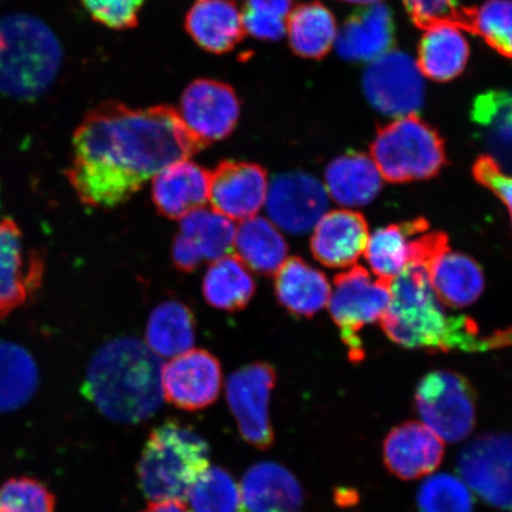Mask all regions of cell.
<instances>
[{"instance_id":"obj_31","label":"cell","mask_w":512,"mask_h":512,"mask_svg":"<svg viewBox=\"0 0 512 512\" xmlns=\"http://www.w3.org/2000/svg\"><path fill=\"white\" fill-rule=\"evenodd\" d=\"M196 320L189 307L179 302L160 304L146 326V345L160 358H174L194 347Z\"/></svg>"},{"instance_id":"obj_44","label":"cell","mask_w":512,"mask_h":512,"mask_svg":"<svg viewBox=\"0 0 512 512\" xmlns=\"http://www.w3.org/2000/svg\"><path fill=\"white\" fill-rule=\"evenodd\" d=\"M342 2L361 6H368L380 3V0H342Z\"/></svg>"},{"instance_id":"obj_18","label":"cell","mask_w":512,"mask_h":512,"mask_svg":"<svg viewBox=\"0 0 512 512\" xmlns=\"http://www.w3.org/2000/svg\"><path fill=\"white\" fill-rule=\"evenodd\" d=\"M430 224L424 219L377 229L368 240L366 258L371 271L387 283L412 264H424Z\"/></svg>"},{"instance_id":"obj_24","label":"cell","mask_w":512,"mask_h":512,"mask_svg":"<svg viewBox=\"0 0 512 512\" xmlns=\"http://www.w3.org/2000/svg\"><path fill=\"white\" fill-rule=\"evenodd\" d=\"M185 29L198 47L216 55L229 53L246 36L241 9L233 0H196Z\"/></svg>"},{"instance_id":"obj_34","label":"cell","mask_w":512,"mask_h":512,"mask_svg":"<svg viewBox=\"0 0 512 512\" xmlns=\"http://www.w3.org/2000/svg\"><path fill=\"white\" fill-rule=\"evenodd\" d=\"M190 512H240V485L222 467L209 466L189 496Z\"/></svg>"},{"instance_id":"obj_38","label":"cell","mask_w":512,"mask_h":512,"mask_svg":"<svg viewBox=\"0 0 512 512\" xmlns=\"http://www.w3.org/2000/svg\"><path fill=\"white\" fill-rule=\"evenodd\" d=\"M56 499L40 480L11 478L0 486V512H55Z\"/></svg>"},{"instance_id":"obj_7","label":"cell","mask_w":512,"mask_h":512,"mask_svg":"<svg viewBox=\"0 0 512 512\" xmlns=\"http://www.w3.org/2000/svg\"><path fill=\"white\" fill-rule=\"evenodd\" d=\"M415 407L422 424L448 443L469 437L476 425L475 389L454 371L435 370L427 374L416 388Z\"/></svg>"},{"instance_id":"obj_42","label":"cell","mask_w":512,"mask_h":512,"mask_svg":"<svg viewBox=\"0 0 512 512\" xmlns=\"http://www.w3.org/2000/svg\"><path fill=\"white\" fill-rule=\"evenodd\" d=\"M142 512H190L184 502L163 501L151 502Z\"/></svg>"},{"instance_id":"obj_20","label":"cell","mask_w":512,"mask_h":512,"mask_svg":"<svg viewBox=\"0 0 512 512\" xmlns=\"http://www.w3.org/2000/svg\"><path fill=\"white\" fill-rule=\"evenodd\" d=\"M368 223L356 211H330L318 221L311 239V252L320 264L330 268L354 266L366 252Z\"/></svg>"},{"instance_id":"obj_17","label":"cell","mask_w":512,"mask_h":512,"mask_svg":"<svg viewBox=\"0 0 512 512\" xmlns=\"http://www.w3.org/2000/svg\"><path fill=\"white\" fill-rule=\"evenodd\" d=\"M267 171L259 164L224 160L210 171L209 203L232 221H245L266 203Z\"/></svg>"},{"instance_id":"obj_10","label":"cell","mask_w":512,"mask_h":512,"mask_svg":"<svg viewBox=\"0 0 512 512\" xmlns=\"http://www.w3.org/2000/svg\"><path fill=\"white\" fill-rule=\"evenodd\" d=\"M277 383L271 364L255 362L235 371L226 384L227 402L247 444L267 451L274 444L270 402Z\"/></svg>"},{"instance_id":"obj_16","label":"cell","mask_w":512,"mask_h":512,"mask_svg":"<svg viewBox=\"0 0 512 512\" xmlns=\"http://www.w3.org/2000/svg\"><path fill=\"white\" fill-rule=\"evenodd\" d=\"M172 243L177 270L194 272L204 262H214L234 252L236 227L213 209L201 208L183 217Z\"/></svg>"},{"instance_id":"obj_32","label":"cell","mask_w":512,"mask_h":512,"mask_svg":"<svg viewBox=\"0 0 512 512\" xmlns=\"http://www.w3.org/2000/svg\"><path fill=\"white\" fill-rule=\"evenodd\" d=\"M251 271L236 255L211 262L203 279V296L217 310L235 312L245 309L255 293Z\"/></svg>"},{"instance_id":"obj_21","label":"cell","mask_w":512,"mask_h":512,"mask_svg":"<svg viewBox=\"0 0 512 512\" xmlns=\"http://www.w3.org/2000/svg\"><path fill=\"white\" fill-rule=\"evenodd\" d=\"M210 171L190 159L179 160L153 177L152 201L160 215L182 220L209 203Z\"/></svg>"},{"instance_id":"obj_9","label":"cell","mask_w":512,"mask_h":512,"mask_svg":"<svg viewBox=\"0 0 512 512\" xmlns=\"http://www.w3.org/2000/svg\"><path fill=\"white\" fill-rule=\"evenodd\" d=\"M389 303L390 283L373 279L366 268L354 266L337 275L329 300L330 315L341 330L351 358L361 360L363 349L358 332L379 322Z\"/></svg>"},{"instance_id":"obj_22","label":"cell","mask_w":512,"mask_h":512,"mask_svg":"<svg viewBox=\"0 0 512 512\" xmlns=\"http://www.w3.org/2000/svg\"><path fill=\"white\" fill-rule=\"evenodd\" d=\"M240 512H302L304 492L286 467L273 462L255 464L240 484Z\"/></svg>"},{"instance_id":"obj_37","label":"cell","mask_w":512,"mask_h":512,"mask_svg":"<svg viewBox=\"0 0 512 512\" xmlns=\"http://www.w3.org/2000/svg\"><path fill=\"white\" fill-rule=\"evenodd\" d=\"M471 24L492 48L512 57V0H488L472 12Z\"/></svg>"},{"instance_id":"obj_3","label":"cell","mask_w":512,"mask_h":512,"mask_svg":"<svg viewBox=\"0 0 512 512\" xmlns=\"http://www.w3.org/2000/svg\"><path fill=\"white\" fill-rule=\"evenodd\" d=\"M390 341L408 349L484 351L491 338H480L477 324L448 315L434 292L427 268L409 265L390 283V303L381 319Z\"/></svg>"},{"instance_id":"obj_43","label":"cell","mask_w":512,"mask_h":512,"mask_svg":"<svg viewBox=\"0 0 512 512\" xmlns=\"http://www.w3.org/2000/svg\"><path fill=\"white\" fill-rule=\"evenodd\" d=\"M488 106L492 108V110L502 112L501 117H499V121H502L501 130L502 132H507L510 137H512V98L508 99L504 102V105L502 106V110H497L494 106H492L489 102Z\"/></svg>"},{"instance_id":"obj_8","label":"cell","mask_w":512,"mask_h":512,"mask_svg":"<svg viewBox=\"0 0 512 512\" xmlns=\"http://www.w3.org/2000/svg\"><path fill=\"white\" fill-rule=\"evenodd\" d=\"M364 95L376 112L384 117H411L424 106L426 76L418 61L403 51H387L364 70Z\"/></svg>"},{"instance_id":"obj_35","label":"cell","mask_w":512,"mask_h":512,"mask_svg":"<svg viewBox=\"0 0 512 512\" xmlns=\"http://www.w3.org/2000/svg\"><path fill=\"white\" fill-rule=\"evenodd\" d=\"M473 503L463 480L448 473L426 479L418 492L419 512H473Z\"/></svg>"},{"instance_id":"obj_41","label":"cell","mask_w":512,"mask_h":512,"mask_svg":"<svg viewBox=\"0 0 512 512\" xmlns=\"http://www.w3.org/2000/svg\"><path fill=\"white\" fill-rule=\"evenodd\" d=\"M403 3L414 21L426 27L452 16L458 0H403Z\"/></svg>"},{"instance_id":"obj_39","label":"cell","mask_w":512,"mask_h":512,"mask_svg":"<svg viewBox=\"0 0 512 512\" xmlns=\"http://www.w3.org/2000/svg\"><path fill=\"white\" fill-rule=\"evenodd\" d=\"M145 0H81L94 21L114 30L136 28Z\"/></svg>"},{"instance_id":"obj_27","label":"cell","mask_w":512,"mask_h":512,"mask_svg":"<svg viewBox=\"0 0 512 512\" xmlns=\"http://www.w3.org/2000/svg\"><path fill=\"white\" fill-rule=\"evenodd\" d=\"M279 303L296 316L312 317L329 304L331 286L325 274L298 256L284 262L274 274Z\"/></svg>"},{"instance_id":"obj_12","label":"cell","mask_w":512,"mask_h":512,"mask_svg":"<svg viewBox=\"0 0 512 512\" xmlns=\"http://www.w3.org/2000/svg\"><path fill=\"white\" fill-rule=\"evenodd\" d=\"M466 484L497 508H512V435H482L467 445L458 459Z\"/></svg>"},{"instance_id":"obj_28","label":"cell","mask_w":512,"mask_h":512,"mask_svg":"<svg viewBox=\"0 0 512 512\" xmlns=\"http://www.w3.org/2000/svg\"><path fill=\"white\" fill-rule=\"evenodd\" d=\"M431 284L445 305L466 307L482 296L485 279L477 262L460 253L446 249L427 268Z\"/></svg>"},{"instance_id":"obj_33","label":"cell","mask_w":512,"mask_h":512,"mask_svg":"<svg viewBox=\"0 0 512 512\" xmlns=\"http://www.w3.org/2000/svg\"><path fill=\"white\" fill-rule=\"evenodd\" d=\"M38 386V369L27 350L0 339V412L14 411L27 403Z\"/></svg>"},{"instance_id":"obj_1","label":"cell","mask_w":512,"mask_h":512,"mask_svg":"<svg viewBox=\"0 0 512 512\" xmlns=\"http://www.w3.org/2000/svg\"><path fill=\"white\" fill-rule=\"evenodd\" d=\"M202 150L174 107L136 110L105 102L76 127L67 177L86 207L112 209L130 201L160 171Z\"/></svg>"},{"instance_id":"obj_40","label":"cell","mask_w":512,"mask_h":512,"mask_svg":"<svg viewBox=\"0 0 512 512\" xmlns=\"http://www.w3.org/2000/svg\"><path fill=\"white\" fill-rule=\"evenodd\" d=\"M473 176L483 187L501 198L509 210L512 222V176L504 174L501 166L489 156H483L477 160L473 166Z\"/></svg>"},{"instance_id":"obj_23","label":"cell","mask_w":512,"mask_h":512,"mask_svg":"<svg viewBox=\"0 0 512 512\" xmlns=\"http://www.w3.org/2000/svg\"><path fill=\"white\" fill-rule=\"evenodd\" d=\"M394 21L387 5L363 6L338 30L335 48L343 60L373 62L392 48Z\"/></svg>"},{"instance_id":"obj_13","label":"cell","mask_w":512,"mask_h":512,"mask_svg":"<svg viewBox=\"0 0 512 512\" xmlns=\"http://www.w3.org/2000/svg\"><path fill=\"white\" fill-rule=\"evenodd\" d=\"M43 256L30 247L17 222L0 221V320L23 306L41 287Z\"/></svg>"},{"instance_id":"obj_30","label":"cell","mask_w":512,"mask_h":512,"mask_svg":"<svg viewBox=\"0 0 512 512\" xmlns=\"http://www.w3.org/2000/svg\"><path fill=\"white\" fill-rule=\"evenodd\" d=\"M337 32L335 16L320 3L299 5L287 19L288 42L304 59H322L335 46Z\"/></svg>"},{"instance_id":"obj_15","label":"cell","mask_w":512,"mask_h":512,"mask_svg":"<svg viewBox=\"0 0 512 512\" xmlns=\"http://www.w3.org/2000/svg\"><path fill=\"white\" fill-rule=\"evenodd\" d=\"M164 399L183 411L207 408L219 398L222 388L220 361L202 349H191L171 358L162 370Z\"/></svg>"},{"instance_id":"obj_11","label":"cell","mask_w":512,"mask_h":512,"mask_svg":"<svg viewBox=\"0 0 512 512\" xmlns=\"http://www.w3.org/2000/svg\"><path fill=\"white\" fill-rule=\"evenodd\" d=\"M177 112L191 136L207 149L234 132L241 104L227 83L198 79L183 92Z\"/></svg>"},{"instance_id":"obj_25","label":"cell","mask_w":512,"mask_h":512,"mask_svg":"<svg viewBox=\"0 0 512 512\" xmlns=\"http://www.w3.org/2000/svg\"><path fill=\"white\" fill-rule=\"evenodd\" d=\"M469 56V41L462 25L446 18L426 25L416 61L426 78L444 82L463 72Z\"/></svg>"},{"instance_id":"obj_14","label":"cell","mask_w":512,"mask_h":512,"mask_svg":"<svg viewBox=\"0 0 512 512\" xmlns=\"http://www.w3.org/2000/svg\"><path fill=\"white\" fill-rule=\"evenodd\" d=\"M266 206L271 221L294 235H303L325 215L329 195L324 185L306 172H287L268 185Z\"/></svg>"},{"instance_id":"obj_29","label":"cell","mask_w":512,"mask_h":512,"mask_svg":"<svg viewBox=\"0 0 512 512\" xmlns=\"http://www.w3.org/2000/svg\"><path fill=\"white\" fill-rule=\"evenodd\" d=\"M234 251L249 271L274 275L287 260L288 246L271 220L254 216L236 228Z\"/></svg>"},{"instance_id":"obj_5","label":"cell","mask_w":512,"mask_h":512,"mask_svg":"<svg viewBox=\"0 0 512 512\" xmlns=\"http://www.w3.org/2000/svg\"><path fill=\"white\" fill-rule=\"evenodd\" d=\"M209 466L206 440L182 422L165 421L151 431L137 464L140 490L150 502L185 503Z\"/></svg>"},{"instance_id":"obj_19","label":"cell","mask_w":512,"mask_h":512,"mask_svg":"<svg viewBox=\"0 0 512 512\" xmlns=\"http://www.w3.org/2000/svg\"><path fill=\"white\" fill-rule=\"evenodd\" d=\"M444 454V440L418 421L395 427L383 443L384 464L403 480L431 475L443 462Z\"/></svg>"},{"instance_id":"obj_6","label":"cell","mask_w":512,"mask_h":512,"mask_svg":"<svg viewBox=\"0 0 512 512\" xmlns=\"http://www.w3.org/2000/svg\"><path fill=\"white\" fill-rule=\"evenodd\" d=\"M371 158L386 181L409 183L437 176L445 164V149L439 134L411 115L381 128Z\"/></svg>"},{"instance_id":"obj_4","label":"cell","mask_w":512,"mask_h":512,"mask_svg":"<svg viewBox=\"0 0 512 512\" xmlns=\"http://www.w3.org/2000/svg\"><path fill=\"white\" fill-rule=\"evenodd\" d=\"M61 63L60 42L41 19L24 14L0 19V95L37 99L53 85Z\"/></svg>"},{"instance_id":"obj_26","label":"cell","mask_w":512,"mask_h":512,"mask_svg":"<svg viewBox=\"0 0 512 512\" xmlns=\"http://www.w3.org/2000/svg\"><path fill=\"white\" fill-rule=\"evenodd\" d=\"M382 175L373 158L351 152L332 160L325 171V189L339 206H367L379 196Z\"/></svg>"},{"instance_id":"obj_36","label":"cell","mask_w":512,"mask_h":512,"mask_svg":"<svg viewBox=\"0 0 512 512\" xmlns=\"http://www.w3.org/2000/svg\"><path fill=\"white\" fill-rule=\"evenodd\" d=\"M293 0H245L242 21L246 35L262 41H279L286 35Z\"/></svg>"},{"instance_id":"obj_2","label":"cell","mask_w":512,"mask_h":512,"mask_svg":"<svg viewBox=\"0 0 512 512\" xmlns=\"http://www.w3.org/2000/svg\"><path fill=\"white\" fill-rule=\"evenodd\" d=\"M162 358L146 343L123 337L96 351L83 393L117 424L138 425L155 415L164 400Z\"/></svg>"}]
</instances>
